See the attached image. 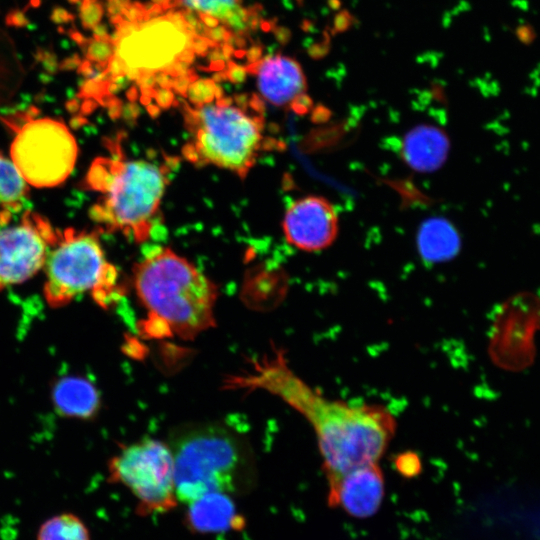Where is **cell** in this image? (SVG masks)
<instances>
[{
    "label": "cell",
    "mask_w": 540,
    "mask_h": 540,
    "mask_svg": "<svg viewBox=\"0 0 540 540\" xmlns=\"http://www.w3.org/2000/svg\"><path fill=\"white\" fill-rule=\"evenodd\" d=\"M233 34V31L228 29L227 26L221 25L215 28H208L205 36L213 40L214 42L221 44L225 43Z\"/></svg>",
    "instance_id": "25"
},
{
    "label": "cell",
    "mask_w": 540,
    "mask_h": 540,
    "mask_svg": "<svg viewBox=\"0 0 540 540\" xmlns=\"http://www.w3.org/2000/svg\"><path fill=\"white\" fill-rule=\"evenodd\" d=\"M397 470L405 477L416 476L421 471V463L415 454L400 455L395 462Z\"/></svg>",
    "instance_id": "22"
},
{
    "label": "cell",
    "mask_w": 540,
    "mask_h": 540,
    "mask_svg": "<svg viewBox=\"0 0 540 540\" xmlns=\"http://www.w3.org/2000/svg\"><path fill=\"white\" fill-rule=\"evenodd\" d=\"M231 495L212 492L188 504L186 525L193 532L217 533L234 527L238 521Z\"/></svg>",
    "instance_id": "15"
},
{
    "label": "cell",
    "mask_w": 540,
    "mask_h": 540,
    "mask_svg": "<svg viewBox=\"0 0 540 540\" xmlns=\"http://www.w3.org/2000/svg\"><path fill=\"white\" fill-rule=\"evenodd\" d=\"M81 63V60L77 54L73 55L70 58H67L63 64H61L60 68L64 70H71L75 69L76 67H79Z\"/></svg>",
    "instance_id": "38"
},
{
    "label": "cell",
    "mask_w": 540,
    "mask_h": 540,
    "mask_svg": "<svg viewBox=\"0 0 540 540\" xmlns=\"http://www.w3.org/2000/svg\"><path fill=\"white\" fill-rule=\"evenodd\" d=\"M272 32L281 45H286L291 39V31L285 26H275Z\"/></svg>",
    "instance_id": "30"
},
{
    "label": "cell",
    "mask_w": 540,
    "mask_h": 540,
    "mask_svg": "<svg viewBox=\"0 0 540 540\" xmlns=\"http://www.w3.org/2000/svg\"><path fill=\"white\" fill-rule=\"evenodd\" d=\"M417 247L426 262H445L458 252L460 238L456 229L447 220L431 218L425 221L418 231Z\"/></svg>",
    "instance_id": "17"
},
{
    "label": "cell",
    "mask_w": 540,
    "mask_h": 540,
    "mask_svg": "<svg viewBox=\"0 0 540 540\" xmlns=\"http://www.w3.org/2000/svg\"><path fill=\"white\" fill-rule=\"evenodd\" d=\"M28 184L11 158L0 151V226L8 225L24 208Z\"/></svg>",
    "instance_id": "18"
},
{
    "label": "cell",
    "mask_w": 540,
    "mask_h": 540,
    "mask_svg": "<svg viewBox=\"0 0 540 540\" xmlns=\"http://www.w3.org/2000/svg\"><path fill=\"white\" fill-rule=\"evenodd\" d=\"M247 51L245 49H237L234 51L233 55L237 59H243L246 56Z\"/></svg>",
    "instance_id": "46"
},
{
    "label": "cell",
    "mask_w": 540,
    "mask_h": 540,
    "mask_svg": "<svg viewBox=\"0 0 540 540\" xmlns=\"http://www.w3.org/2000/svg\"><path fill=\"white\" fill-rule=\"evenodd\" d=\"M276 21H277L276 18L270 19V20H265V19L262 18L260 20L259 27L261 28V30L263 32L268 33V32H270V31H272L274 29V27L276 26Z\"/></svg>",
    "instance_id": "42"
},
{
    "label": "cell",
    "mask_w": 540,
    "mask_h": 540,
    "mask_svg": "<svg viewBox=\"0 0 540 540\" xmlns=\"http://www.w3.org/2000/svg\"><path fill=\"white\" fill-rule=\"evenodd\" d=\"M108 470L110 479L127 487L145 512H165L178 501L167 443L151 438L132 443L111 458Z\"/></svg>",
    "instance_id": "8"
},
{
    "label": "cell",
    "mask_w": 540,
    "mask_h": 540,
    "mask_svg": "<svg viewBox=\"0 0 540 540\" xmlns=\"http://www.w3.org/2000/svg\"><path fill=\"white\" fill-rule=\"evenodd\" d=\"M351 21V15L347 11H341L334 18V29L337 32L345 31L351 25Z\"/></svg>",
    "instance_id": "28"
},
{
    "label": "cell",
    "mask_w": 540,
    "mask_h": 540,
    "mask_svg": "<svg viewBox=\"0 0 540 540\" xmlns=\"http://www.w3.org/2000/svg\"><path fill=\"white\" fill-rule=\"evenodd\" d=\"M51 19L55 23H66L73 20V15L65 9L55 8L51 14Z\"/></svg>",
    "instance_id": "32"
},
{
    "label": "cell",
    "mask_w": 540,
    "mask_h": 540,
    "mask_svg": "<svg viewBox=\"0 0 540 540\" xmlns=\"http://www.w3.org/2000/svg\"><path fill=\"white\" fill-rule=\"evenodd\" d=\"M226 68V62L224 60L210 61L208 71H222Z\"/></svg>",
    "instance_id": "44"
},
{
    "label": "cell",
    "mask_w": 540,
    "mask_h": 540,
    "mask_svg": "<svg viewBox=\"0 0 540 540\" xmlns=\"http://www.w3.org/2000/svg\"><path fill=\"white\" fill-rule=\"evenodd\" d=\"M138 32L123 38L114 52L129 67L160 71L173 62L185 45L184 33L161 17L143 22Z\"/></svg>",
    "instance_id": "11"
},
{
    "label": "cell",
    "mask_w": 540,
    "mask_h": 540,
    "mask_svg": "<svg viewBox=\"0 0 540 540\" xmlns=\"http://www.w3.org/2000/svg\"><path fill=\"white\" fill-rule=\"evenodd\" d=\"M27 22H28L27 18L20 11H12L7 16V23L9 25H14V26H17V27H21V26L26 25Z\"/></svg>",
    "instance_id": "33"
},
{
    "label": "cell",
    "mask_w": 540,
    "mask_h": 540,
    "mask_svg": "<svg viewBox=\"0 0 540 540\" xmlns=\"http://www.w3.org/2000/svg\"><path fill=\"white\" fill-rule=\"evenodd\" d=\"M145 13L146 11L144 9L143 3L135 1L126 6L122 10L121 15L127 21L140 24L144 21Z\"/></svg>",
    "instance_id": "23"
},
{
    "label": "cell",
    "mask_w": 540,
    "mask_h": 540,
    "mask_svg": "<svg viewBox=\"0 0 540 540\" xmlns=\"http://www.w3.org/2000/svg\"><path fill=\"white\" fill-rule=\"evenodd\" d=\"M173 67H174V70L176 72V74L178 76H182V75H185L189 69V64L183 62V61H179V60H174L173 61Z\"/></svg>",
    "instance_id": "40"
},
{
    "label": "cell",
    "mask_w": 540,
    "mask_h": 540,
    "mask_svg": "<svg viewBox=\"0 0 540 540\" xmlns=\"http://www.w3.org/2000/svg\"><path fill=\"white\" fill-rule=\"evenodd\" d=\"M191 104L179 98L187 141L184 156L198 165H212L245 177L265 139V103L261 96L240 93Z\"/></svg>",
    "instance_id": "4"
},
{
    "label": "cell",
    "mask_w": 540,
    "mask_h": 540,
    "mask_svg": "<svg viewBox=\"0 0 540 540\" xmlns=\"http://www.w3.org/2000/svg\"><path fill=\"white\" fill-rule=\"evenodd\" d=\"M195 53L190 49H183L175 58V60L183 61L191 65L195 61Z\"/></svg>",
    "instance_id": "37"
},
{
    "label": "cell",
    "mask_w": 540,
    "mask_h": 540,
    "mask_svg": "<svg viewBox=\"0 0 540 540\" xmlns=\"http://www.w3.org/2000/svg\"><path fill=\"white\" fill-rule=\"evenodd\" d=\"M86 58L93 62L96 72H102L106 69L111 56L114 54V46L110 41H100L94 38L86 40L82 46Z\"/></svg>",
    "instance_id": "20"
},
{
    "label": "cell",
    "mask_w": 540,
    "mask_h": 540,
    "mask_svg": "<svg viewBox=\"0 0 540 540\" xmlns=\"http://www.w3.org/2000/svg\"><path fill=\"white\" fill-rule=\"evenodd\" d=\"M263 48L264 46L259 40L253 41L252 45L250 46V48L247 50V53H246V58H247L248 63H253L262 59Z\"/></svg>",
    "instance_id": "29"
},
{
    "label": "cell",
    "mask_w": 540,
    "mask_h": 540,
    "mask_svg": "<svg viewBox=\"0 0 540 540\" xmlns=\"http://www.w3.org/2000/svg\"><path fill=\"white\" fill-rule=\"evenodd\" d=\"M448 148V138L442 130L431 125H420L403 138L401 156L410 168L431 172L443 164Z\"/></svg>",
    "instance_id": "14"
},
{
    "label": "cell",
    "mask_w": 540,
    "mask_h": 540,
    "mask_svg": "<svg viewBox=\"0 0 540 540\" xmlns=\"http://www.w3.org/2000/svg\"><path fill=\"white\" fill-rule=\"evenodd\" d=\"M183 18L187 24L189 30H195L196 26L200 22L198 14L196 15L190 8L182 9ZM195 33V32H194Z\"/></svg>",
    "instance_id": "31"
},
{
    "label": "cell",
    "mask_w": 540,
    "mask_h": 540,
    "mask_svg": "<svg viewBox=\"0 0 540 540\" xmlns=\"http://www.w3.org/2000/svg\"><path fill=\"white\" fill-rule=\"evenodd\" d=\"M44 297L49 306L63 307L89 292L94 301L108 308L116 300V268L107 260L96 232L60 230L44 264Z\"/></svg>",
    "instance_id": "6"
},
{
    "label": "cell",
    "mask_w": 540,
    "mask_h": 540,
    "mask_svg": "<svg viewBox=\"0 0 540 540\" xmlns=\"http://www.w3.org/2000/svg\"><path fill=\"white\" fill-rule=\"evenodd\" d=\"M178 501L189 504L212 492L229 495L252 488L256 464L249 442L219 422L175 427L168 438Z\"/></svg>",
    "instance_id": "3"
},
{
    "label": "cell",
    "mask_w": 540,
    "mask_h": 540,
    "mask_svg": "<svg viewBox=\"0 0 540 540\" xmlns=\"http://www.w3.org/2000/svg\"><path fill=\"white\" fill-rule=\"evenodd\" d=\"M133 284L149 336L192 340L215 326L216 285L170 248L158 247L138 262Z\"/></svg>",
    "instance_id": "2"
},
{
    "label": "cell",
    "mask_w": 540,
    "mask_h": 540,
    "mask_svg": "<svg viewBox=\"0 0 540 540\" xmlns=\"http://www.w3.org/2000/svg\"><path fill=\"white\" fill-rule=\"evenodd\" d=\"M124 8L125 6L119 0H108L106 4V11L109 18L115 15H121Z\"/></svg>",
    "instance_id": "34"
},
{
    "label": "cell",
    "mask_w": 540,
    "mask_h": 540,
    "mask_svg": "<svg viewBox=\"0 0 540 540\" xmlns=\"http://www.w3.org/2000/svg\"><path fill=\"white\" fill-rule=\"evenodd\" d=\"M37 540H90V534L78 516L73 513H60L41 524Z\"/></svg>",
    "instance_id": "19"
},
{
    "label": "cell",
    "mask_w": 540,
    "mask_h": 540,
    "mask_svg": "<svg viewBox=\"0 0 540 540\" xmlns=\"http://www.w3.org/2000/svg\"><path fill=\"white\" fill-rule=\"evenodd\" d=\"M125 7L131 3V0H119Z\"/></svg>",
    "instance_id": "47"
},
{
    "label": "cell",
    "mask_w": 540,
    "mask_h": 540,
    "mask_svg": "<svg viewBox=\"0 0 540 540\" xmlns=\"http://www.w3.org/2000/svg\"><path fill=\"white\" fill-rule=\"evenodd\" d=\"M259 71L258 86L262 97L276 106L291 108L306 90V80L300 65L280 55L264 60Z\"/></svg>",
    "instance_id": "13"
},
{
    "label": "cell",
    "mask_w": 540,
    "mask_h": 540,
    "mask_svg": "<svg viewBox=\"0 0 540 540\" xmlns=\"http://www.w3.org/2000/svg\"><path fill=\"white\" fill-rule=\"evenodd\" d=\"M263 62H264V59L262 58V59H260V60H258L256 62L249 63L248 65H246L245 69H246L247 73L250 74V75H253V76L258 75Z\"/></svg>",
    "instance_id": "39"
},
{
    "label": "cell",
    "mask_w": 540,
    "mask_h": 540,
    "mask_svg": "<svg viewBox=\"0 0 540 540\" xmlns=\"http://www.w3.org/2000/svg\"><path fill=\"white\" fill-rule=\"evenodd\" d=\"M151 2L161 4L163 2V0H151Z\"/></svg>",
    "instance_id": "48"
},
{
    "label": "cell",
    "mask_w": 540,
    "mask_h": 540,
    "mask_svg": "<svg viewBox=\"0 0 540 540\" xmlns=\"http://www.w3.org/2000/svg\"><path fill=\"white\" fill-rule=\"evenodd\" d=\"M224 383L226 389L264 390L298 411L316 434L326 477L377 463L395 433V419L386 408L324 397L289 368L279 350Z\"/></svg>",
    "instance_id": "1"
},
{
    "label": "cell",
    "mask_w": 540,
    "mask_h": 540,
    "mask_svg": "<svg viewBox=\"0 0 540 540\" xmlns=\"http://www.w3.org/2000/svg\"><path fill=\"white\" fill-rule=\"evenodd\" d=\"M206 57H207V59H208L209 61L224 60V56H223V54H222L220 45L217 46V47H215V48H212L211 51H208Z\"/></svg>",
    "instance_id": "41"
},
{
    "label": "cell",
    "mask_w": 540,
    "mask_h": 540,
    "mask_svg": "<svg viewBox=\"0 0 540 540\" xmlns=\"http://www.w3.org/2000/svg\"><path fill=\"white\" fill-rule=\"evenodd\" d=\"M52 401L63 416L90 419L100 408L96 387L81 376H64L52 388Z\"/></svg>",
    "instance_id": "16"
},
{
    "label": "cell",
    "mask_w": 540,
    "mask_h": 540,
    "mask_svg": "<svg viewBox=\"0 0 540 540\" xmlns=\"http://www.w3.org/2000/svg\"><path fill=\"white\" fill-rule=\"evenodd\" d=\"M115 30L123 38L132 35L140 30L139 23L130 22L127 20H122L118 25L115 26Z\"/></svg>",
    "instance_id": "27"
},
{
    "label": "cell",
    "mask_w": 540,
    "mask_h": 540,
    "mask_svg": "<svg viewBox=\"0 0 540 540\" xmlns=\"http://www.w3.org/2000/svg\"><path fill=\"white\" fill-rule=\"evenodd\" d=\"M226 75L227 79L234 84L243 83L246 80L247 71L245 66H239L232 60L226 63Z\"/></svg>",
    "instance_id": "24"
},
{
    "label": "cell",
    "mask_w": 540,
    "mask_h": 540,
    "mask_svg": "<svg viewBox=\"0 0 540 540\" xmlns=\"http://www.w3.org/2000/svg\"><path fill=\"white\" fill-rule=\"evenodd\" d=\"M328 504L354 518H368L380 508L384 478L377 463L359 466L343 474L328 476Z\"/></svg>",
    "instance_id": "12"
},
{
    "label": "cell",
    "mask_w": 540,
    "mask_h": 540,
    "mask_svg": "<svg viewBox=\"0 0 540 540\" xmlns=\"http://www.w3.org/2000/svg\"><path fill=\"white\" fill-rule=\"evenodd\" d=\"M164 10L161 6V4L154 3L152 7L145 13L144 21H149L151 19H155L158 17H161Z\"/></svg>",
    "instance_id": "36"
},
{
    "label": "cell",
    "mask_w": 540,
    "mask_h": 540,
    "mask_svg": "<svg viewBox=\"0 0 540 540\" xmlns=\"http://www.w3.org/2000/svg\"><path fill=\"white\" fill-rule=\"evenodd\" d=\"M104 14L103 4L97 0H81L79 16L85 29H93L101 21Z\"/></svg>",
    "instance_id": "21"
},
{
    "label": "cell",
    "mask_w": 540,
    "mask_h": 540,
    "mask_svg": "<svg viewBox=\"0 0 540 540\" xmlns=\"http://www.w3.org/2000/svg\"><path fill=\"white\" fill-rule=\"evenodd\" d=\"M163 17L164 19L170 21L174 25V27L180 32L184 33L188 30L181 10L176 11L171 9L165 15H163Z\"/></svg>",
    "instance_id": "26"
},
{
    "label": "cell",
    "mask_w": 540,
    "mask_h": 540,
    "mask_svg": "<svg viewBox=\"0 0 540 540\" xmlns=\"http://www.w3.org/2000/svg\"><path fill=\"white\" fill-rule=\"evenodd\" d=\"M220 48L224 56L225 61L231 60V56L234 53V47L228 43H221Z\"/></svg>",
    "instance_id": "43"
},
{
    "label": "cell",
    "mask_w": 540,
    "mask_h": 540,
    "mask_svg": "<svg viewBox=\"0 0 540 540\" xmlns=\"http://www.w3.org/2000/svg\"><path fill=\"white\" fill-rule=\"evenodd\" d=\"M211 79L215 82V83H221V82H224L227 79V75H226V71L225 70H222V71H218L216 73H214L211 77Z\"/></svg>",
    "instance_id": "45"
},
{
    "label": "cell",
    "mask_w": 540,
    "mask_h": 540,
    "mask_svg": "<svg viewBox=\"0 0 540 540\" xmlns=\"http://www.w3.org/2000/svg\"><path fill=\"white\" fill-rule=\"evenodd\" d=\"M60 229L41 214L26 210L15 225L0 230V292L32 278L44 267Z\"/></svg>",
    "instance_id": "9"
},
{
    "label": "cell",
    "mask_w": 540,
    "mask_h": 540,
    "mask_svg": "<svg viewBox=\"0 0 540 540\" xmlns=\"http://www.w3.org/2000/svg\"><path fill=\"white\" fill-rule=\"evenodd\" d=\"M109 154L96 158L85 178L98 193L90 218L106 232H119L142 243L150 238L168 184V167L144 159H128L109 143Z\"/></svg>",
    "instance_id": "5"
},
{
    "label": "cell",
    "mask_w": 540,
    "mask_h": 540,
    "mask_svg": "<svg viewBox=\"0 0 540 540\" xmlns=\"http://www.w3.org/2000/svg\"><path fill=\"white\" fill-rule=\"evenodd\" d=\"M198 17L201 22L208 28H215L219 25L220 20L217 17H214L211 13L208 12H199Z\"/></svg>",
    "instance_id": "35"
},
{
    "label": "cell",
    "mask_w": 540,
    "mask_h": 540,
    "mask_svg": "<svg viewBox=\"0 0 540 540\" xmlns=\"http://www.w3.org/2000/svg\"><path fill=\"white\" fill-rule=\"evenodd\" d=\"M10 156L27 184L50 188L62 184L72 173L78 145L63 122L32 116L17 128Z\"/></svg>",
    "instance_id": "7"
},
{
    "label": "cell",
    "mask_w": 540,
    "mask_h": 540,
    "mask_svg": "<svg viewBox=\"0 0 540 540\" xmlns=\"http://www.w3.org/2000/svg\"><path fill=\"white\" fill-rule=\"evenodd\" d=\"M335 207L321 196L310 195L294 201L283 218L286 240L303 251H320L330 246L338 233Z\"/></svg>",
    "instance_id": "10"
}]
</instances>
